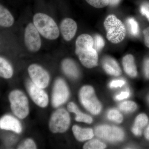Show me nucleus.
<instances>
[{"mask_svg":"<svg viewBox=\"0 0 149 149\" xmlns=\"http://www.w3.org/2000/svg\"><path fill=\"white\" fill-rule=\"evenodd\" d=\"M93 47L94 39L88 34L80 35L75 42V54L81 63L88 68H93L97 65V52Z\"/></svg>","mask_w":149,"mask_h":149,"instance_id":"1","label":"nucleus"},{"mask_svg":"<svg viewBox=\"0 0 149 149\" xmlns=\"http://www.w3.org/2000/svg\"><path fill=\"white\" fill-rule=\"evenodd\" d=\"M33 23L39 33L46 39L54 40L59 37L60 32L57 25L51 17L46 14H35Z\"/></svg>","mask_w":149,"mask_h":149,"instance_id":"2","label":"nucleus"},{"mask_svg":"<svg viewBox=\"0 0 149 149\" xmlns=\"http://www.w3.org/2000/svg\"><path fill=\"white\" fill-rule=\"evenodd\" d=\"M104 27L106 30L107 37L110 42L118 44L124 40L126 29L122 22L113 15H110L105 19Z\"/></svg>","mask_w":149,"mask_h":149,"instance_id":"3","label":"nucleus"},{"mask_svg":"<svg viewBox=\"0 0 149 149\" xmlns=\"http://www.w3.org/2000/svg\"><path fill=\"white\" fill-rule=\"evenodd\" d=\"M11 109L14 114L20 118H24L28 115L29 109L28 100L21 91H12L9 95Z\"/></svg>","mask_w":149,"mask_h":149,"instance_id":"4","label":"nucleus"},{"mask_svg":"<svg viewBox=\"0 0 149 149\" xmlns=\"http://www.w3.org/2000/svg\"><path fill=\"white\" fill-rule=\"evenodd\" d=\"M80 98L83 106L91 113L94 115L100 113L101 105L96 97L93 87L85 86L81 88Z\"/></svg>","mask_w":149,"mask_h":149,"instance_id":"5","label":"nucleus"},{"mask_svg":"<svg viewBox=\"0 0 149 149\" xmlns=\"http://www.w3.org/2000/svg\"><path fill=\"white\" fill-rule=\"evenodd\" d=\"M70 123L68 112L63 109H58L52 115L50 120L49 128L54 133H62L68 130Z\"/></svg>","mask_w":149,"mask_h":149,"instance_id":"6","label":"nucleus"},{"mask_svg":"<svg viewBox=\"0 0 149 149\" xmlns=\"http://www.w3.org/2000/svg\"><path fill=\"white\" fill-rule=\"evenodd\" d=\"M25 46L30 52H35L40 50L41 47V40L40 33L32 23L27 24L24 34Z\"/></svg>","mask_w":149,"mask_h":149,"instance_id":"7","label":"nucleus"},{"mask_svg":"<svg viewBox=\"0 0 149 149\" xmlns=\"http://www.w3.org/2000/svg\"><path fill=\"white\" fill-rule=\"evenodd\" d=\"M95 134L99 138L112 142L121 141L124 138V133L120 128L107 125L96 127Z\"/></svg>","mask_w":149,"mask_h":149,"instance_id":"8","label":"nucleus"},{"mask_svg":"<svg viewBox=\"0 0 149 149\" xmlns=\"http://www.w3.org/2000/svg\"><path fill=\"white\" fill-rule=\"evenodd\" d=\"M69 95L68 88L64 80L60 78L56 80L53 91V106L56 107L64 103L67 100Z\"/></svg>","mask_w":149,"mask_h":149,"instance_id":"9","label":"nucleus"},{"mask_svg":"<svg viewBox=\"0 0 149 149\" xmlns=\"http://www.w3.org/2000/svg\"><path fill=\"white\" fill-rule=\"evenodd\" d=\"M28 72L32 82L42 88L47 86L49 76L47 72L42 67L37 64L31 65L28 68Z\"/></svg>","mask_w":149,"mask_h":149,"instance_id":"10","label":"nucleus"},{"mask_svg":"<svg viewBox=\"0 0 149 149\" xmlns=\"http://www.w3.org/2000/svg\"><path fill=\"white\" fill-rule=\"evenodd\" d=\"M27 88L31 98L36 104L41 107H45L47 105L49 102L48 95L42 88L38 87L32 82H29Z\"/></svg>","mask_w":149,"mask_h":149,"instance_id":"11","label":"nucleus"},{"mask_svg":"<svg viewBox=\"0 0 149 149\" xmlns=\"http://www.w3.org/2000/svg\"><path fill=\"white\" fill-rule=\"evenodd\" d=\"M77 24L75 21L70 18L64 19L60 25L61 32L65 41H70L74 37L77 30Z\"/></svg>","mask_w":149,"mask_h":149,"instance_id":"12","label":"nucleus"},{"mask_svg":"<svg viewBox=\"0 0 149 149\" xmlns=\"http://www.w3.org/2000/svg\"><path fill=\"white\" fill-rule=\"evenodd\" d=\"M0 127L1 129L11 130L16 133L21 132L20 123L16 118L10 115H6L0 120Z\"/></svg>","mask_w":149,"mask_h":149,"instance_id":"13","label":"nucleus"},{"mask_svg":"<svg viewBox=\"0 0 149 149\" xmlns=\"http://www.w3.org/2000/svg\"><path fill=\"white\" fill-rule=\"evenodd\" d=\"M102 65L105 71L110 75L118 76L122 73L117 62L111 57L104 58L102 61Z\"/></svg>","mask_w":149,"mask_h":149,"instance_id":"14","label":"nucleus"},{"mask_svg":"<svg viewBox=\"0 0 149 149\" xmlns=\"http://www.w3.org/2000/svg\"><path fill=\"white\" fill-rule=\"evenodd\" d=\"M122 64L126 74L132 77L137 76L138 72L133 55L131 54L125 55L123 58Z\"/></svg>","mask_w":149,"mask_h":149,"instance_id":"15","label":"nucleus"},{"mask_svg":"<svg viewBox=\"0 0 149 149\" xmlns=\"http://www.w3.org/2000/svg\"><path fill=\"white\" fill-rule=\"evenodd\" d=\"M62 67L65 74L72 78H77L79 71L75 63L70 59H65L62 63Z\"/></svg>","mask_w":149,"mask_h":149,"instance_id":"16","label":"nucleus"},{"mask_svg":"<svg viewBox=\"0 0 149 149\" xmlns=\"http://www.w3.org/2000/svg\"><path fill=\"white\" fill-rule=\"evenodd\" d=\"M72 132L76 139L80 141L90 140L94 136V132L91 128H82L77 125L72 127Z\"/></svg>","mask_w":149,"mask_h":149,"instance_id":"17","label":"nucleus"},{"mask_svg":"<svg viewBox=\"0 0 149 149\" xmlns=\"http://www.w3.org/2000/svg\"><path fill=\"white\" fill-rule=\"evenodd\" d=\"M67 108L69 111L74 113L76 115L75 120L78 122H83L87 123H91L93 119L90 116L84 114L79 110L77 106L73 102H70L67 105Z\"/></svg>","mask_w":149,"mask_h":149,"instance_id":"18","label":"nucleus"},{"mask_svg":"<svg viewBox=\"0 0 149 149\" xmlns=\"http://www.w3.org/2000/svg\"><path fill=\"white\" fill-rule=\"evenodd\" d=\"M14 19L8 10L1 5L0 6V25L5 27H10L13 24Z\"/></svg>","mask_w":149,"mask_h":149,"instance_id":"19","label":"nucleus"},{"mask_svg":"<svg viewBox=\"0 0 149 149\" xmlns=\"http://www.w3.org/2000/svg\"><path fill=\"white\" fill-rule=\"evenodd\" d=\"M13 74V70L8 61L1 57L0 58V75L1 77L8 79Z\"/></svg>","mask_w":149,"mask_h":149,"instance_id":"20","label":"nucleus"},{"mask_svg":"<svg viewBox=\"0 0 149 149\" xmlns=\"http://www.w3.org/2000/svg\"><path fill=\"white\" fill-rule=\"evenodd\" d=\"M127 23L129 27L130 34L134 36H137L139 32V24L135 19L130 17L127 20Z\"/></svg>","mask_w":149,"mask_h":149,"instance_id":"21","label":"nucleus"},{"mask_svg":"<svg viewBox=\"0 0 149 149\" xmlns=\"http://www.w3.org/2000/svg\"><path fill=\"white\" fill-rule=\"evenodd\" d=\"M148 122V118L146 115L142 113L136 117L133 126L142 130V129L147 125Z\"/></svg>","mask_w":149,"mask_h":149,"instance_id":"22","label":"nucleus"},{"mask_svg":"<svg viewBox=\"0 0 149 149\" xmlns=\"http://www.w3.org/2000/svg\"><path fill=\"white\" fill-rule=\"evenodd\" d=\"M105 144L97 140H93L89 141L83 146L85 149H102L105 148Z\"/></svg>","mask_w":149,"mask_h":149,"instance_id":"23","label":"nucleus"},{"mask_svg":"<svg viewBox=\"0 0 149 149\" xmlns=\"http://www.w3.org/2000/svg\"><path fill=\"white\" fill-rule=\"evenodd\" d=\"M107 117L109 120L117 123H121L123 120L122 115L116 109L110 110L108 113Z\"/></svg>","mask_w":149,"mask_h":149,"instance_id":"24","label":"nucleus"},{"mask_svg":"<svg viewBox=\"0 0 149 149\" xmlns=\"http://www.w3.org/2000/svg\"><path fill=\"white\" fill-rule=\"evenodd\" d=\"M137 106L136 104L132 101L123 102L119 105V108L121 110L125 112H132L136 110Z\"/></svg>","mask_w":149,"mask_h":149,"instance_id":"25","label":"nucleus"},{"mask_svg":"<svg viewBox=\"0 0 149 149\" xmlns=\"http://www.w3.org/2000/svg\"><path fill=\"white\" fill-rule=\"evenodd\" d=\"M90 5L97 8L105 7L109 5L108 0H86Z\"/></svg>","mask_w":149,"mask_h":149,"instance_id":"26","label":"nucleus"},{"mask_svg":"<svg viewBox=\"0 0 149 149\" xmlns=\"http://www.w3.org/2000/svg\"><path fill=\"white\" fill-rule=\"evenodd\" d=\"M105 46V42L103 37L99 35H96L94 37V47L97 52L101 50Z\"/></svg>","mask_w":149,"mask_h":149,"instance_id":"27","label":"nucleus"},{"mask_svg":"<svg viewBox=\"0 0 149 149\" xmlns=\"http://www.w3.org/2000/svg\"><path fill=\"white\" fill-rule=\"evenodd\" d=\"M19 149H35L37 148L34 141L30 139H27L24 141L18 147Z\"/></svg>","mask_w":149,"mask_h":149,"instance_id":"28","label":"nucleus"},{"mask_svg":"<svg viewBox=\"0 0 149 149\" xmlns=\"http://www.w3.org/2000/svg\"><path fill=\"white\" fill-rule=\"evenodd\" d=\"M144 44L146 47L149 48V27H147L143 31Z\"/></svg>","mask_w":149,"mask_h":149,"instance_id":"29","label":"nucleus"},{"mask_svg":"<svg viewBox=\"0 0 149 149\" xmlns=\"http://www.w3.org/2000/svg\"><path fill=\"white\" fill-rule=\"evenodd\" d=\"M124 80H115L112 81L110 84L111 88H116L117 87H121L125 84Z\"/></svg>","mask_w":149,"mask_h":149,"instance_id":"30","label":"nucleus"},{"mask_svg":"<svg viewBox=\"0 0 149 149\" xmlns=\"http://www.w3.org/2000/svg\"><path fill=\"white\" fill-rule=\"evenodd\" d=\"M144 72L146 77L149 79V58L146 59L144 62Z\"/></svg>","mask_w":149,"mask_h":149,"instance_id":"31","label":"nucleus"},{"mask_svg":"<svg viewBox=\"0 0 149 149\" xmlns=\"http://www.w3.org/2000/svg\"><path fill=\"white\" fill-rule=\"evenodd\" d=\"M141 13L143 15L146 17L149 21V10L145 5L141 6Z\"/></svg>","mask_w":149,"mask_h":149,"instance_id":"32","label":"nucleus"},{"mask_svg":"<svg viewBox=\"0 0 149 149\" xmlns=\"http://www.w3.org/2000/svg\"><path fill=\"white\" fill-rule=\"evenodd\" d=\"M130 95V93L128 91L125 92H123L120 93L119 95H118L116 97V99L117 100H123V99H126L128 98Z\"/></svg>","mask_w":149,"mask_h":149,"instance_id":"33","label":"nucleus"},{"mask_svg":"<svg viewBox=\"0 0 149 149\" xmlns=\"http://www.w3.org/2000/svg\"><path fill=\"white\" fill-rule=\"evenodd\" d=\"M132 132L135 134V135L137 136H141V133H142V130L139 128H136V127L133 126L132 128Z\"/></svg>","mask_w":149,"mask_h":149,"instance_id":"34","label":"nucleus"},{"mask_svg":"<svg viewBox=\"0 0 149 149\" xmlns=\"http://www.w3.org/2000/svg\"><path fill=\"white\" fill-rule=\"evenodd\" d=\"M109 4L112 6L117 5L120 2V0H108Z\"/></svg>","mask_w":149,"mask_h":149,"instance_id":"35","label":"nucleus"},{"mask_svg":"<svg viewBox=\"0 0 149 149\" xmlns=\"http://www.w3.org/2000/svg\"><path fill=\"white\" fill-rule=\"evenodd\" d=\"M145 136L146 139L149 141V125L146 128L145 131Z\"/></svg>","mask_w":149,"mask_h":149,"instance_id":"36","label":"nucleus"},{"mask_svg":"<svg viewBox=\"0 0 149 149\" xmlns=\"http://www.w3.org/2000/svg\"><path fill=\"white\" fill-rule=\"evenodd\" d=\"M148 100H149V97H148Z\"/></svg>","mask_w":149,"mask_h":149,"instance_id":"37","label":"nucleus"},{"mask_svg":"<svg viewBox=\"0 0 149 149\" xmlns=\"http://www.w3.org/2000/svg\"></svg>","mask_w":149,"mask_h":149,"instance_id":"38","label":"nucleus"}]
</instances>
